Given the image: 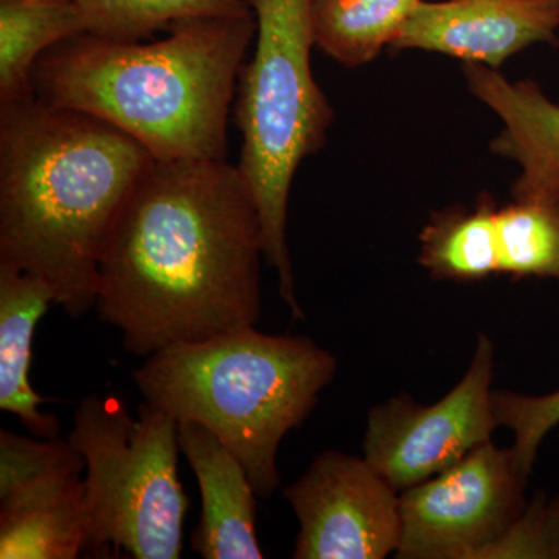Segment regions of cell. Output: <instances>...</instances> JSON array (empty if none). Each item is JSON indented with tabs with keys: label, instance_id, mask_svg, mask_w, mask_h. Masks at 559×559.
I'll use <instances>...</instances> for the list:
<instances>
[{
	"label": "cell",
	"instance_id": "obj_11",
	"mask_svg": "<svg viewBox=\"0 0 559 559\" xmlns=\"http://www.w3.org/2000/svg\"><path fill=\"white\" fill-rule=\"evenodd\" d=\"M463 72L471 94L503 121L492 154L521 165L511 187L513 200L559 204V106L533 80L511 83L476 62H466Z\"/></svg>",
	"mask_w": 559,
	"mask_h": 559
},
{
	"label": "cell",
	"instance_id": "obj_14",
	"mask_svg": "<svg viewBox=\"0 0 559 559\" xmlns=\"http://www.w3.org/2000/svg\"><path fill=\"white\" fill-rule=\"evenodd\" d=\"M51 305L57 301L46 282L0 266V409L20 418L39 439H57L61 432L60 418L39 409L47 400L31 381L33 336Z\"/></svg>",
	"mask_w": 559,
	"mask_h": 559
},
{
	"label": "cell",
	"instance_id": "obj_1",
	"mask_svg": "<svg viewBox=\"0 0 559 559\" xmlns=\"http://www.w3.org/2000/svg\"><path fill=\"white\" fill-rule=\"evenodd\" d=\"M261 259L260 213L238 165L154 159L110 229L95 308L142 358L255 326Z\"/></svg>",
	"mask_w": 559,
	"mask_h": 559
},
{
	"label": "cell",
	"instance_id": "obj_2",
	"mask_svg": "<svg viewBox=\"0 0 559 559\" xmlns=\"http://www.w3.org/2000/svg\"><path fill=\"white\" fill-rule=\"evenodd\" d=\"M153 162L90 114L38 97L0 105V266L46 282L70 318L86 314L110 229Z\"/></svg>",
	"mask_w": 559,
	"mask_h": 559
},
{
	"label": "cell",
	"instance_id": "obj_21",
	"mask_svg": "<svg viewBox=\"0 0 559 559\" xmlns=\"http://www.w3.org/2000/svg\"><path fill=\"white\" fill-rule=\"evenodd\" d=\"M559 559V498L538 496L480 559Z\"/></svg>",
	"mask_w": 559,
	"mask_h": 559
},
{
	"label": "cell",
	"instance_id": "obj_20",
	"mask_svg": "<svg viewBox=\"0 0 559 559\" xmlns=\"http://www.w3.org/2000/svg\"><path fill=\"white\" fill-rule=\"evenodd\" d=\"M492 409L499 426H506L513 432L511 451L530 476L540 443L559 425V390L544 396L496 390L492 392Z\"/></svg>",
	"mask_w": 559,
	"mask_h": 559
},
{
	"label": "cell",
	"instance_id": "obj_18",
	"mask_svg": "<svg viewBox=\"0 0 559 559\" xmlns=\"http://www.w3.org/2000/svg\"><path fill=\"white\" fill-rule=\"evenodd\" d=\"M86 35L140 40L191 17L246 16V0H76Z\"/></svg>",
	"mask_w": 559,
	"mask_h": 559
},
{
	"label": "cell",
	"instance_id": "obj_15",
	"mask_svg": "<svg viewBox=\"0 0 559 559\" xmlns=\"http://www.w3.org/2000/svg\"><path fill=\"white\" fill-rule=\"evenodd\" d=\"M84 33L76 0H0V105L36 97V62L62 40Z\"/></svg>",
	"mask_w": 559,
	"mask_h": 559
},
{
	"label": "cell",
	"instance_id": "obj_3",
	"mask_svg": "<svg viewBox=\"0 0 559 559\" xmlns=\"http://www.w3.org/2000/svg\"><path fill=\"white\" fill-rule=\"evenodd\" d=\"M255 16L191 17L156 43L79 35L33 69L39 100L127 132L156 160H226L227 120Z\"/></svg>",
	"mask_w": 559,
	"mask_h": 559
},
{
	"label": "cell",
	"instance_id": "obj_19",
	"mask_svg": "<svg viewBox=\"0 0 559 559\" xmlns=\"http://www.w3.org/2000/svg\"><path fill=\"white\" fill-rule=\"evenodd\" d=\"M500 272L559 278V204L513 201L496 212Z\"/></svg>",
	"mask_w": 559,
	"mask_h": 559
},
{
	"label": "cell",
	"instance_id": "obj_13",
	"mask_svg": "<svg viewBox=\"0 0 559 559\" xmlns=\"http://www.w3.org/2000/svg\"><path fill=\"white\" fill-rule=\"evenodd\" d=\"M84 479L62 473L0 492V558L75 559L86 554Z\"/></svg>",
	"mask_w": 559,
	"mask_h": 559
},
{
	"label": "cell",
	"instance_id": "obj_12",
	"mask_svg": "<svg viewBox=\"0 0 559 559\" xmlns=\"http://www.w3.org/2000/svg\"><path fill=\"white\" fill-rule=\"evenodd\" d=\"M180 452L200 485L201 520L191 547L204 559H261L257 492L248 471L207 428L178 423Z\"/></svg>",
	"mask_w": 559,
	"mask_h": 559
},
{
	"label": "cell",
	"instance_id": "obj_16",
	"mask_svg": "<svg viewBox=\"0 0 559 559\" xmlns=\"http://www.w3.org/2000/svg\"><path fill=\"white\" fill-rule=\"evenodd\" d=\"M495 201L484 194L473 210L451 209L423 230L418 261L433 278L476 282L500 272Z\"/></svg>",
	"mask_w": 559,
	"mask_h": 559
},
{
	"label": "cell",
	"instance_id": "obj_7",
	"mask_svg": "<svg viewBox=\"0 0 559 559\" xmlns=\"http://www.w3.org/2000/svg\"><path fill=\"white\" fill-rule=\"evenodd\" d=\"M528 474L492 441L400 492V559H480L524 511Z\"/></svg>",
	"mask_w": 559,
	"mask_h": 559
},
{
	"label": "cell",
	"instance_id": "obj_4",
	"mask_svg": "<svg viewBox=\"0 0 559 559\" xmlns=\"http://www.w3.org/2000/svg\"><path fill=\"white\" fill-rule=\"evenodd\" d=\"M316 342L255 326L157 349L132 371L145 403L204 426L242 463L260 498L278 488L280 443L336 374Z\"/></svg>",
	"mask_w": 559,
	"mask_h": 559
},
{
	"label": "cell",
	"instance_id": "obj_9",
	"mask_svg": "<svg viewBox=\"0 0 559 559\" xmlns=\"http://www.w3.org/2000/svg\"><path fill=\"white\" fill-rule=\"evenodd\" d=\"M283 495L300 524L296 559H384L399 550L400 492L364 457L322 452Z\"/></svg>",
	"mask_w": 559,
	"mask_h": 559
},
{
	"label": "cell",
	"instance_id": "obj_10",
	"mask_svg": "<svg viewBox=\"0 0 559 559\" xmlns=\"http://www.w3.org/2000/svg\"><path fill=\"white\" fill-rule=\"evenodd\" d=\"M559 0H421L395 50L418 49L499 68L533 44H558Z\"/></svg>",
	"mask_w": 559,
	"mask_h": 559
},
{
	"label": "cell",
	"instance_id": "obj_6",
	"mask_svg": "<svg viewBox=\"0 0 559 559\" xmlns=\"http://www.w3.org/2000/svg\"><path fill=\"white\" fill-rule=\"evenodd\" d=\"M69 443L86 463V554L178 559L189 498L178 474V421L148 403L91 393L73 414Z\"/></svg>",
	"mask_w": 559,
	"mask_h": 559
},
{
	"label": "cell",
	"instance_id": "obj_17",
	"mask_svg": "<svg viewBox=\"0 0 559 559\" xmlns=\"http://www.w3.org/2000/svg\"><path fill=\"white\" fill-rule=\"evenodd\" d=\"M419 2L314 0L316 46L345 68H359L395 40Z\"/></svg>",
	"mask_w": 559,
	"mask_h": 559
},
{
	"label": "cell",
	"instance_id": "obj_5",
	"mask_svg": "<svg viewBox=\"0 0 559 559\" xmlns=\"http://www.w3.org/2000/svg\"><path fill=\"white\" fill-rule=\"evenodd\" d=\"M255 16V50L237 84L242 135L238 168L248 182L263 227L264 260L277 271L280 296L304 319L286 242L290 186L305 157L326 140L333 109L316 83L314 0H246Z\"/></svg>",
	"mask_w": 559,
	"mask_h": 559
},
{
	"label": "cell",
	"instance_id": "obj_8",
	"mask_svg": "<svg viewBox=\"0 0 559 559\" xmlns=\"http://www.w3.org/2000/svg\"><path fill=\"white\" fill-rule=\"evenodd\" d=\"M492 374L495 345L479 334L468 371L439 403L419 406L403 393L371 409L364 459L399 492L451 468L491 441L499 426Z\"/></svg>",
	"mask_w": 559,
	"mask_h": 559
}]
</instances>
